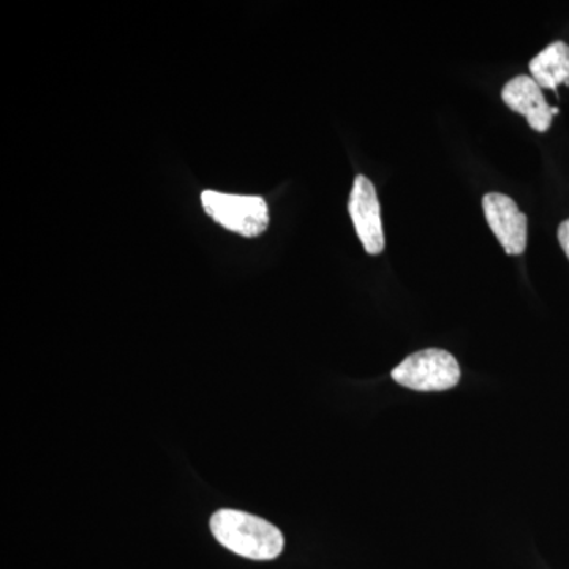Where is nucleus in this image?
<instances>
[{
	"label": "nucleus",
	"instance_id": "20e7f679",
	"mask_svg": "<svg viewBox=\"0 0 569 569\" xmlns=\"http://www.w3.org/2000/svg\"><path fill=\"white\" fill-rule=\"evenodd\" d=\"M348 211L353 220L356 234L366 252L370 254L383 252L385 231L381 223L380 201H378L376 186L366 176H356Z\"/></svg>",
	"mask_w": 569,
	"mask_h": 569
},
{
	"label": "nucleus",
	"instance_id": "39448f33",
	"mask_svg": "<svg viewBox=\"0 0 569 569\" xmlns=\"http://www.w3.org/2000/svg\"><path fill=\"white\" fill-rule=\"evenodd\" d=\"M486 220L498 242L508 254H522L527 249L529 220L518 203L503 193H488L482 198Z\"/></svg>",
	"mask_w": 569,
	"mask_h": 569
},
{
	"label": "nucleus",
	"instance_id": "0eeeda50",
	"mask_svg": "<svg viewBox=\"0 0 569 569\" xmlns=\"http://www.w3.org/2000/svg\"><path fill=\"white\" fill-rule=\"evenodd\" d=\"M531 78L539 88L557 91L560 84L569 86V47L565 41H553L530 62Z\"/></svg>",
	"mask_w": 569,
	"mask_h": 569
},
{
	"label": "nucleus",
	"instance_id": "f257e3e1",
	"mask_svg": "<svg viewBox=\"0 0 569 569\" xmlns=\"http://www.w3.org/2000/svg\"><path fill=\"white\" fill-rule=\"evenodd\" d=\"M211 530L223 548L244 559L274 560L283 550L282 531L268 520L247 512L234 509L217 511L211 519Z\"/></svg>",
	"mask_w": 569,
	"mask_h": 569
},
{
	"label": "nucleus",
	"instance_id": "7ed1b4c3",
	"mask_svg": "<svg viewBox=\"0 0 569 569\" xmlns=\"http://www.w3.org/2000/svg\"><path fill=\"white\" fill-rule=\"evenodd\" d=\"M201 204L217 223L244 238H257L269 224L268 204L261 197L206 190L201 193Z\"/></svg>",
	"mask_w": 569,
	"mask_h": 569
},
{
	"label": "nucleus",
	"instance_id": "f03ea898",
	"mask_svg": "<svg viewBox=\"0 0 569 569\" xmlns=\"http://www.w3.org/2000/svg\"><path fill=\"white\" fill-rule=\"evenodd\" d=\"M391 376L400 387L413 391H447L459 383L460 367L448 351L427 348L403 359Z\"/></svg>",
	"mask_w": 569,
	"mask_h": 569
},
{
	"label": "nucleus",
	"instance_id": "423d86ee",
	"mask_svg": "<svg viewBox=\"0 0 569 569\" xmlns=\"http://www.w3.org/2000/svg\"><path fill=\"white\" fill-rule=\"evenodd\" d=\"M501 99L509 110L526 116L527 122L535 132H548L553 121V107L546 102L545 93L537 81L526 74L512 78L507 82Z\"/></svg>",
	"mask_w": 569,
	"mask_h": 569
},
{
	"label": "nucleus",
	"instance_id": "6e6552de",
	"mask_svg": "<svg viewBox=\"0 0 569 569\" xmlns=\"http://www.w3.org/2000/svg\"><path fill=\"white\" fill-rule=\"evenodd\" d=\"M559 242L569 260V219L561 222L559 227Z\"/></svg>",
	"mask_w": 569,
	"mask_h": 569
}]
</instances>
